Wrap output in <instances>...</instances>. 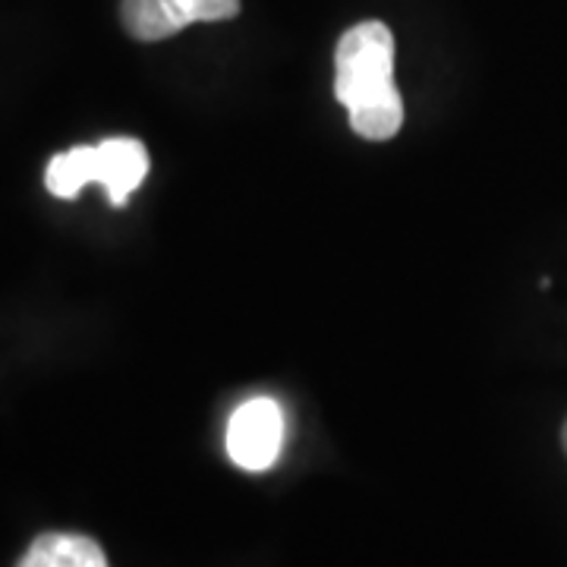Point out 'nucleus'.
I'll list each match as a JSON object with an SVG mask.
<instances>
[{
  "instance_id": "f257e3e1",
  "label": "nucleus",
  "mask_w": 567,
  "mask_h": 567,
  "mask_svg": "<svg viewBox=\"0 0 567 567\" xmlns=\"http://www.w3.org/2000/svg\"><path fill=\"white\" fill-rule=\"evenodd\" d=\"M394 85V35L385 22L369 20L347 29L334 54V95L350 107L365 95Z\"/></svg>"
},
{
  "instance_id": "f03ea898",
  "label": "nucleus",
  "mask_w": 567,
  "mask_h": 567,
  "mask_svg": "<svg viewBox=\"0 0 567 567\" xmlns=\"http://www.w3.org/2000/svg\"><path fill=\"white\" fill-rule=\"evenodd\" d=\"M284 451V410L271 398H252L227 423V454L246 473L271 470Z\"/></svg>"
},
{
  "instance_id": "7ed1b4c3",
  "label": "nucleus",
  "mask_w": 567,
  "mask_h": 567,
  "mask_svg": "<svg viewBox=\"0 0 567 567\" xmlns=\"http://www.w3.org/2000/svg\"><path fill=\"white\" fill-rule=\"evenodd\" d=\"M148 174V152L140 140L114 136L99 142V186L107 193L114 208L126 205Z\"/></svg>"
},
{
  "instance_id": "20e7f679",
  "label": "nucleus",
  "mask_w": 567,
  "mask_h": 567,
  "mask_svg": "<svg viewBox=\"0 0 567 567\" xmlns=\"http://www.w3.org/2000/svg\"><path fill=\"white\" fill-rule=\"evenodd\" d=\"M17 567H111L104 548L82 533H41Z\"/></svg>"
},
{
  "instance_id": "39448f33",
  "label": "nucleus",
  "mask_w": 567,
  "mask_h": 567,
  "mask_svg": "<svg viewBox=\"0 0 567 567\" xmlns=\"http://www.w3.org/2000/svg\"><path fill=\"white\" fill-rule=\"evenodd\" d=\"M347 117L357 136L369 142H385L398 136L401 123H404V99L398 92V85L382 89L375 95H365L360 102L347 107Z\"/></svg>"
},
{
  "instance_id": "423d86ee",
  "label": "nucleus",
  "mask_w": 567,
  "mask_h": 567,
  "mask_svg": "<svg viewBox=\"0 0 567 567\" xmlns=\"http://www.w3.org/2000/svg\"><path fill=\"white\" fill-rule=\"evenodd\" d=\"M89 183H99V145H73L48 162L44 186L51 196L76 199Z\"/></svg>"
},
{
  "instance_id": "0eeeda50",
  "label": "nucleus",
  "mask_w": 567,
  "mask_h": 567,
  "mask_svg": "<svg viewBox=\"0 0 567 567\" xmlns=\"http://www.w3.org/2000/svg\"><path fill=\"white\" fill-rule=\"evenodd\" d=\"M121 20L123 29L136 41H164L183 32L167 0H123Z\"/></svg>"
},
{
  "instance_id": "6e6552de",
  "label": "nucleus",
  "mask_w": 567,
  "mask_h": 567,
  "mask_svg": "<svg viewBox=\"0 0 567 567\" xmlns=\"http://www.w3.org/2000/svg\"><path fill=\"white\" fill-rule=\"evenodd\" d=\"M167 7L174 10L183 29L193 22L234 20L240 13V0H167Z\"/></svg>"
},
{
  "instance_id": "1a4fd4ad",
  "label": "nucleus",
  "mask_w": 567,
  "mask_h": 567,
  "mask_svg": "<svg viewBox=\"0 0 567 567\" xmlns=\"http://www.w3.org/2000/svg\"><path fill=\"white\" fill-rule=\"evenodd\" d=\"M561 442H565V451H567V423H565V432H561Z\"/></svg>"
}]
</instances>
